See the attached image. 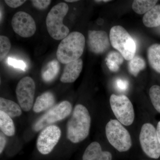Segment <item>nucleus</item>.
I'll return each instance as SVG.
<instances>
[{
	"label": "nucleus",
	"mask_w": 160,
	"mask_h": 160,
	"mask_svg": "<svg viewBox=\"0 0 160 160\" xmlns=\"http://www.w3.org/2000/svg\"><path fill=\"white\" fill-rule=\"evenodd\" d=\"M54 95L50 92H46L38 97L34 104L33 110L38 113L50 108L54 104Z\"/></svg>",
	"instance_id": "15"
},
{
	"label": "nucleus",
	"mask_w": 160,
	"mask_h": 160,
	"mask_svg": "<svg viewBox=\"0 0 160 160\" xmlns=\"http://www.w3.org/2000/svg\"><path fill=\"white\" fill-rule=\"evenodd\" d=\"M124 58L119 52L111 51L106 58V64L109 70L112 72H117L120 66L124 62Z\"/></svg>",
	"instance_id": "21"
},
{
	"label": "nucleus",
	"mask_w": 160,
	"mask_h": 160,
	"mask_svg": "<svg viewBox=\"0 0 160 160\" xmlns=\"http://www.w3.org/2000/svg\"><path fill=\"white\" fill-rule=\"evenodd\" d=\"M112 110L117 120L125 126H129L134 122L135 112L133 105L125 95L112 94L109 99Z\"/></svg>",
	"instance_id": "6"
},
{
	"label": "nucleus",
	"mask_w": 160,
	"mask_h": 160,
	"mask_svg": "<svg viewBox=\"0 0 160 160\" xmlns=\"http://www.w3.org/2000/svg\"><path fill=\"white\" fill-rule=\"evenodd\" d=\"M61 136V129L58 126L52 125L45 127L38 138V150L42 154H49L56 146Z\"/></svg>",
	"instance_id": "10"
},
{
	"label": "nucleus",
	"mask_w": 160,
	"mask_h": 160,
	"mask_svg": "<svg viewBox=\"0 0 160 160\" xmlns=\"http://www.w3.org/2000/svg\"><path fill=\"white\" fill-rule=\"evenodd\" d=\"M78 1L77 0H66L65 2H77Z\"/></svg>",
	"instance_id": "32"
},
{
	"label": "nucleus",
	"mask_w": 160,
	"mask_h": 160,
	"mask_svg": "<svg viewBox=\"0 0 160 160\" xmlns=\"http://www.w3.org/2000/svg\"><path fill=\"white\" fill-rule=\"evenodd\" d=\"M112 155L109 151H103L101 145L96 142L89 144L84 152L83 160H112Z\"/></svg>",
	"instance_id": "14"
},
{
	"label": "nucleus",
	"mask_w": 160,
	"mask_h": 160,
	"mask_svg": "<svg viewBox=\"0 0 160 160\" xmlns=\"http://www.w3.org/2000/svg\"><path fill=\"white\" fill-rule=\"evenodd\" d=\"M0 110L11 118L20 116L22 113L21 107L18 104L3 98H0Z\"/></svg>",
	"instance_id": "16"
},
{
	"label": "nucleus",
	"mask_w": 160,
	"mask_h": 160,
	"mask_svg": "<svg viewBox=\"0 0 160 160\" xmlns=\"http://www.w3.org/2000/svg\"><path fill=\"white\" fill-rule=\"evenodd\" d=\"M147 58L150 66L160 73V44H154L147 50Z\"/></svg>",
	"instance_id": "18"
},
{
	"label": "nucleus",
	"mask_w": 160,
	"mask_h": 160,
	"mask_svg": "<svg viewBox=\"0 0 160 160\" xmlns=\"http://www.w3.org/2000/svg\"><path fill=\"white\" fill-rule=\"evenodd\" d=\"M117 87L120 90L125 91L128 87V83L126 80L118 79L116 82Z\"/></svg>",
	"instance_id": "29"
},
{
	"label": "nucleus",
	"mask_w": 160,
	"mask_h": 160,
	"mask_svg": "<svg viewBox=\"0 0 160 160\" xmlns=\"http://www.w3.org/2000/svg\"><path fill=\"white\" fill-rule=\"evenodd\" d=\"M0 128L2 132L8 136H12L15 128L11 118L2 111H0Z\"/></svg>",
	"instance_id": "20"
},
{
	"label": "nucleus",
	"mask_w": 160,
	"mask_h": 160,
	"mask_svg": "<svg viewBox=\"0 0 160 160\" xmlns=\"http://www.w3.org/2000/svg\"><path fill=\"white\" fill-rule=\"evenodd\" d=\"M111 45L123 58L130 61L135 56L136 45L134 40L124 27L121 26L112 27L109 32Z\"/></svg>",
	"instance_id": "4"
},
{
	"label": "nucleus",
	"mask_w": 160,
	"mask_h": 160,
	"mask_svg": "<svg viewBox=\"0 0 160 160\" xmlns=\"http://www.w3.org/2000/svg\"><path fill=\"white\" fill-rule=\"evenodd\" d=\"M86 39L81 32H73L62 40L58 46V60L64 64L80 59L85 48Z\"/></svg>",
	"instance_id": "2"
},
{
	"label": "nucleus",
	"mask_w": 160,
	"mask_h": 160,
	"mask_svg": "<svg viewBox=\"0 0 160 160\" xmlns=\"http://www.w3.org/2000/svg\"><path fill=\"white\" fill-rule=\"evenodd\" d=\"M91 126V117L85 106L78 104L67 126V137L72 142L79 143L89 135Z\"/></svg>",
	"instance_id": "1"
},
{
	"label": "nucleus",
	"mask_w": 160,
	"mask_h": 160,
	"mask_svg": "<svg viewBox=\"0 0 160 160\" xmlns=\"http://www.w3.org/2000/svg\"><path fill=\"white\" fill-rule=\"evenodd\" d=\"M149 97L155 109L160 113V86L153 85L149 89Z\"/></svg>",
	"instance_id": "24"
},
{
	"label": "nucleus",
	"mask_w": 160,
	"mask_h": 160,
	"mask_svg": "<svg viewBox=\"0 0 160 160\" xmlns=\"http://www.w3.org/2000/svg\"><path fill=\"white\" fill-rule=\"evenodd\" d=\"M69 9L66 3H59L53 6L47 15L46 27L50 36L55 40H62L69 34V28L63 23Z\"/></svg>",
	"instance_id": "3"
},
{
	"label": "nucleus",
	"mask_w": 160,
	"mask_h": 160,
	"mask_svg": "<svg viewBox=\"0 0 160 160\" xmlns=\"http://www.w3.org/2000/svg\"><path fill=\"white\" fill-rule=\"evenodd\" d=\"M60 70V64L57 60L49 62L42 70V77L44 82H49L57 76Z\"/></svg>",
	"instance_id": "19"
},
{
	"label": "nucleus",
	"mask_w": 160,
	"mask_h": 160,
	"mask_svg": "<svg viewBox=\"0 0 160 160\" xmlns=\"http://www.w3.org/2000/svg\"><path fill=\"white\" fill-rule=\"evenodd\" d=\"M146 67L145 60L140 56H135L128 63L129 72L134 76H137L140 72L144 70Z\"/></svg>",
	"instance_id": "23"
},
{
	"label": "nucleus",
	"mask_w": 160,
	"mask_h": 160,
	"mask_svg": "<svg viewBox=\"0 0 160 160\" xmlns=\"http://www.w3.org/2000/svg\"><path fill=\"white\" fill-rule=\"evenodd\" d=\"M35 8L39 10H45L51 4L50 0H32L31 1Z\"/></svg>",
	"instance_id": "26"
},
{
	"label": "nucleus",
	"mask_w": 160,
	"mask_h": 160,
	"mask_svg": "<svg viewBox=\"0 0 160 160\" xmlns=\"http://www.w3.org/2000/svg\"><path fill=\"white\" fill-rule=\"evenodd\" d=\"M6 138L1 133L0 136V153H2L4 150L6 146Z\"/></svg>",
	"instance_id": "30"
},
{
	"label": "nucleus",
	"mask_w": 160,
	"mask_h": 160,
	"mask_svg": "<svg viewBox=\"0 0 160 160\" xmlns=\"http://www.w3.org/2000/svg\"><path fill=\"white\" fill-rule=\"evenodd\" d=\"M158 2L155 0H135L132 2V9L138 14H144L154 7Z\"/></svg>",
	"instance_id": "22"
},
{
	"label": "nucleus",
	"mask_w": 160,
	"mask_h": 160,
	"mask_svg": "<svg viewBox=\"0 0 160 160\" xmlns=\"http://www.w3.org/2000/svg\"><path fill=\"white\" fill-rule=\"evenodd\" d=\"M11 44L9 38L5 36H0V60L2 61L9 53Z\"/></svg>",
	"instance_id": "25"
},
{
	"label": "nucleus",
	"mask_w": 160,
	"mask_h": 160,
	"mask_svg": "<svg viewBox=\"0 0 160 160\" xmlns=\"http://www.w3.org/2000/svg\"><path fill=\"white\" fill-rule=\"evenodd\" d=\"M144 25L148 28H154L160 26V5H156L144 15Z\"/></svg>",
	"instance_id": "17"
},
{
	"label": "nucleus",
	"mask_w": 160,
	"mask_h": 160,
	"mask_svg": "<svg viewBox=\"0 0 160 160\" xmlns=\"http://www.w3.org/2000/svg\"><path fill=\"white\" fill-rule=\"evenodd\" d=\"M83 68V61L79 59L66 64L60 81L63 83H72L79 77Z\"/></svg>",
	"instance_id": "13"
},
{
	"label": "nucleus",
	"mask_w": 160,
	"mask_h": 160,
	"mask_svg": "<svg viewBox=\"0 0 160 160\" xmlns=\"http://www.w3.org/2000/svg\"><path fill=\"white\" fill-rule=\"evenodd\" d=\"M12 29L17 34L24 38L31 37L36 31V25L29 13L20 11L13 15L12 19Z\"/></svg>",
	"instance_id": "11"
},
{
	"label": "nucleus",
	"mask_w": 160,
	"mask_h": 160,
	"mask_svg": "<svg viewBox=\"0 0 160 160\" xmlns=\"http://www.w3.org/2000/svg\"><path fill=\"white\" fill-rule=\"evenodd\" d=\"M36 86L34 80L29 77L22 78L18 83L16 93L20 107L25 111L32 108Z\"/></svg>",
	"instance_id": "9"
},
{
	"label": "nucleus",
	"mask_w": 160,
	"mask_h": 160,
	"mask_svg": "<svg viewBox=\"0 0 160 160\" xmlns=\"http://www.w3.org/2000/svg\"><path fill=\"white\" fill-rule=\"evenodd\" d=\"M88 47L95 54L105 53L110 47L109 38L107 32L103 30H89L88 32Z\"/></svg>",
	"instance_id": "12"
},
{
	"label": "nucleus",
	"mask_w": 160,
	"mask_h": 160,
	"mask_svg": "<svg viewBox=\"0 0 160 160\" xmlns=\"http://www.w3.org/2000/svg\"><path fill=\"white\" fill-rule=\"evenodd\" d=\"M139 141L141 147L147 156L153 159L160 157V144L156 129L151 123H145L142 126Z\"/></svg>",
	"instance_id": "7"
},
{
	"label": "nucleus",
	"mask_w": 160,
	"mask_h": 160,
	"mask_svg": "<svg viewBox=\"0 0 160 160\" xmlns=\"http://www.w3.org/2000/svg\"><path fill=\"white\" fill-rule=\"evenodd\" d=\"M72 106L67 101H63L52 107L43 115L34 124L33 129L38 131L46 126L67 117L71 113Z\"/></svg>",
	"instance_id": "8"
},
{
	"label": "nucleus",
	"mask_w": 160,
	"mask_h": 160,
	"mask_svg": "<svg viewBox=\"0 0 160 160\" xmlns=\"http://www.w3.org/2000/svg\"><path fill=\"white\" fill-rule=\"evenodd\" d=\"M157 134L158 140L160 144V121L158 123L156 129Z\"/></svg>",
	"instance_id": "31"
},
{
	"label": "nucleus",
	"mask_w": 160,
	"mask_h": 160,
	"mask_svg": "<svg viewBox=\"0 0 160 160\" xmlns=\"http://www.w3.org/2000/svg\"><path fill=\"white\" fill-rule=\"evenodd\" d=\"M106 134L111 146L120 152L129 150L132 145L129 131L117 120H110L106 126Z\"/></svg>",
	"instance_id": "5"
},
{
	"label": "nucleus",
	"mask_w": 160,
	"mask_h": 160,
	"mask_svg": "<svg viewBox=\"0 0 160 160\" xmlns=\"http://www.w3.org/2000/svg\"><path fill=\"white\" fill-rule=\"evenodd\" d=\"M5 2L9 7L12 8H16L22 5L26 1L23 0H6Z\"/></svg>",
	"instance_id": "28"
},
{
	"label": "nucleus",
	"mask_w": 160,
	"mask_h": 160,
	"mask_svg": "<svg viewBox=\"0 0 160 160\" xmlns=\"http://www.w3.org/2000/svg\"><path fill=\"white\" fill-rule=\"evenodd\" d=\"M7 63L9 65L13 66L14 68H18L22 70H26V63L21 60H18L9 58L7 59Z\"/></svg>",
	"instance_id": "27"
}]
</instances>
